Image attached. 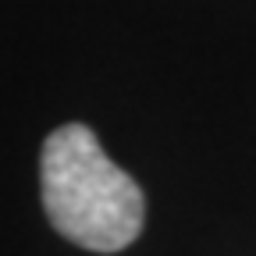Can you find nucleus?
I'll return each mask as SVG.
<instances>
[{
    "label": "nucleus",
    "instance_id": "f257e3e1",
    "mask_svg": "<svg viewBox=\"0 0 256 256\" xmlns=\"http://www.w3.org/2000/svg\"><path fill=\"white\" fill-rule=\"evenodd\" d=\"M40 192L57 235L92 252L132 246L146 224L142 188L104 153L92 128L78 121L46 136L40 153Z\"/></svg>",
    "mask_w": 256,
    "mask_h": 256
}]
</instances>
